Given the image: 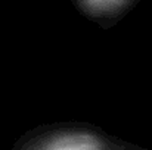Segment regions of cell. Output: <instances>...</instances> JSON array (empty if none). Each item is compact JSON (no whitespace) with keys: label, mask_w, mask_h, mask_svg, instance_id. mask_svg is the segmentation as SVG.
<instances>
[{"label":"cell","mask_w":152,"mask_h":150,"mask_svg":"<svg viewBox=\"0 0 152 150\" xmlns=\"http://www.w3.org/2000/svg\"><path fill=\"white\" fill-rule=\"evenodd\" d=\"M28 147L49 150H96L114 147V143L103 138L92 130L81 128H59L37 137Z\"/></svg>","instance_id":"1"}]
</instances>
